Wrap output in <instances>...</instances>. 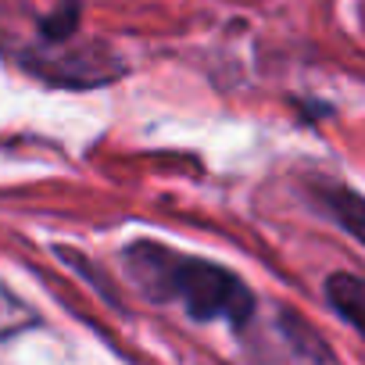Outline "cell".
Returning a JSON list of instances; mask_svg holds the SVG:
<instances>
[{
    "label": "cell",
    "instance_id": "cell-1",
    "mask_svg": "<svg viewBox=\"0 0 365 365\" xmlns=\"http://www.w3.org/2000/svg\"><path fill=\"white\" fill-rule=\"evenodd\" d=\"M129 279L158 304H179L190 319L201 322H230L244 329L255 319V294L230 269L190 258L154 240H136L125 247Z\"/></svg>",
    "mask_w": 365,
    "mask_h": 365
},
{
    "label": "cell",
    "instance_id": "cell-2",
    "mask_svg": "<svg viewBox=\"0 0 365 365\" xmlns=\"http://www.w3.org/2000/svg\"><path fill=\"white\" fill-rule=\"evenodd\" d=\"M319 205L326 208V215L344 226L358 244H365V197L347 190V187H336V182H322L319 187Z\"/></svg>",
    "mask_w": 365,
    "mask_h": 365
},
{
    "label": "cell",
    "instance_id": "cell-3",
    "mask_svg": "<svg viewBox=\"0 0 365 365\" xmlns=\"http://www.w3.org/2000/svg\"><path fill=\"white\" fill-rule=\"evenodd\" d=\"M326 297H329L333 312L347 326H354L365 340V279L351 276V272H333L326 279Z\"/></svg>",
    "mask_w": 365,
    "mask_h": 365
}]
</instances>
